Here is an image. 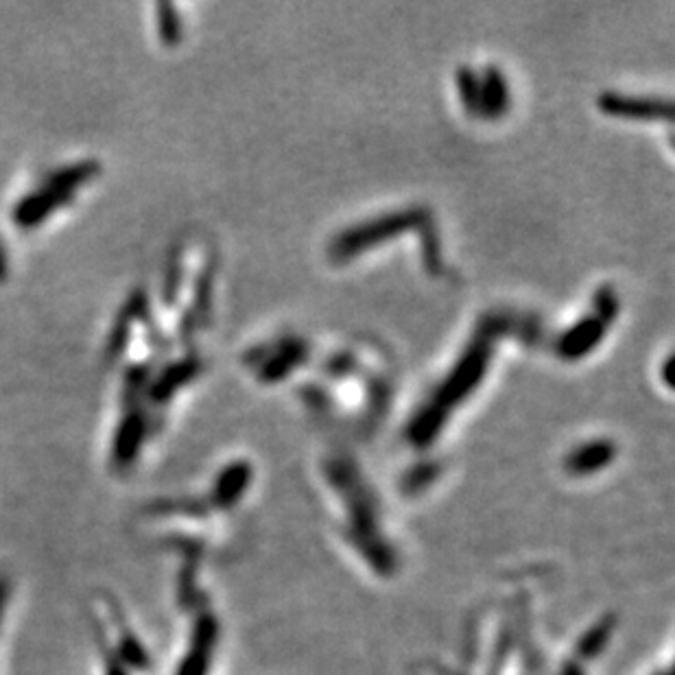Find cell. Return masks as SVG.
Here are the masks:
<instances>
[{"label": "cell", "mask_w": 675, "mask_h": 675, "mask_svg": "<svg viewBox=\"0 0 675 675\" xmlns=\"http://www.w3.org/2000/svg\"><path fill=\"white\" fill-rule=\"evenodd\" d=\"M156 18H158V33H160V42L164 46H177L182 42V20L180 14H177L175 5L171 3H158L156 5Z\"/></svg>", "instance_id": "obj_16"}, {"label": "cell", "mask_w": 675, "mask_h": 675, "mask_svg": "<svg viewBox=\"0 0 675 675\" xmlns=\"http://www.w3.org/2000/svg\"><path fill=\"white\" fill-rule=\"evenodd\" d=\"M247 481H250V466L243 464V461H236V464L225 468L217 477L215 492H212V496H215V503L221 507L234 505L245 492Z\"/></svg>", "instance_id": "obj_12"}, {"label": "cell", "mask_w": 675, "mask_h": 675, "mask_svg": "<svg viewBox=\"0 0 675 675\" xmlns=\"http://www.w3.org/2000/svg\"><path fill=\"white\" fill-rule=\"evenodd\" d=\"M75 197L77 195L73 193H64L57 191V188L40 184L35 191L27 193L18 201L14 206V212H11V219H14L16 228H20L22 232H31L35 228H40L46 219H51L57 210L73 204Z\"/></svg>", "instance_id": "obj_3"}, {"label": "cell", "mask_w": 675, "mask_h": 675, "mask_svg": "<svg viewBox=\"0 0 675 675\" xmlns=\"http://www.w3.org/2000/svg\"><path fill=\"white\" fill-rule=\"evenodd\" d=\"M108 675H125V673H123V669H121V667L112 665V667H110V671H108Z\"/></svg>", "instance_id": "obj_20"}, {"label": "cell", "mask_w": 675, "mask_h": 675, "mask_svg": "<svg viewBox=\"0 0 675 675\" xmlns=\"http://www.w3.org/2000/svg\"><path fill=\"white\" fill-rule=\"evenodd\" d=\"M420 219H422V212H396V215L376 219L372 223L363 225L361 230H350L346 234H341L339 239L333 243V254L339 258L357 254L376 241H385L389 239V236H396L402 230L411 228V225H416Z\"/></svg>", "instance_id": "obj_2"}, {"label": "cell", "mask_w": 675, "mask_h": 675, "mask_svg": "<svg viewBox=\"0 0 675 675\" xmlns=\"http://www.w3.org/2000/svg\"><path fill=\"white\" fill-rule=\"evenodd\" d=\"M488 357H490V341L481 337L475 346L470 348L466 357L461 359L457 370L450 376V381H446L440 396H437V407L446 411L450 405H455L459 398H464L485 372Z\"/></svg>", "instance_id": "obj_5"}, {"label": "cell", "mask_w": 675, "mask_h": 675, "mask_svg": "<svg viewBox=\"0 0 675 675\" xmlns=\"http://www.w3.org/2000/svg\"><path fill=\"white\" fill-rule=\"evenodd\" d=\"M215 643H217L215 621L201 619L195 627L191 651H188L186 658L182 660L177 675H206L208 667H210V658H212V649H215Z\"/></svg>", "instance_id": "obj_8"}, {"label": "cell", "mask_w": 675, "mask_h": 675, "mask_svg": "<svg viewBox=\"0 0 675 675\" xmlns=\"http://www.w3.org/2000/svg\"><path fill=\"white\" fill-rule=\"evenodd\" d=\"M599 108L612 116H630V118H671L669 101H656L645 97H625V94H601Z\"/></svg>", "instance_id": "obj_7"}, {"label": "cell", "mask_w": 675, "mask_h": 675, "mask_svg": "<svg viewBox=\"0 0 675 675\" xmlns=\"http://www.w3.org/2000/svg\"><path fill=\"white\" fill-rule=\"evenodd\" d=\"M7 597H9V586L3 577H0V621H3V612L7 606Z\"/></svg>", "instance_id": "obj_19"}, {"label": "cell", "mask_w": 675, "mask_h": 675, "mask_svg": "<svg viewBox=\"0 0 675 675\" xmlns=\"http://www.w3.org/2000/svg\"><path fill=\"white\" fill-rule=\"evenodd\" d=\"M9 278V258L3 247V241H0V284H5Z\"/></svg>", "instance_id": "obj_18"}, {"label": "cell", "mask_w": 675, "mask_h": 675, "mask_svg": "<svg viewBox=\"0 0 675 675\" xmlns=\"http://www.w3.org/2000/svg\"><path fill=\"white\" fill-rule=\"evenodd\" d=\"M151 378H153V361L132 363L127 367L125 376H123V392H121L123 411L147 405L145 394H147Z\"/></svg>", "instance_id": "obj_13"}, {"label": "cell", "mask_w": 675, "mask_h": 675, "mask_svg": "<svg viewBox=\"0 0 675 675\" xmlns=\"http://www.w3.org/2000/svg\"><path fill=\"white\" fill-rule=\"evenodd\" d=\"M614 459V444L612 442H590L579 446L575 453L566 459V468L573 472V475H590L603 466H608Z\"/></svg>", "instance_id": "obj_10"}, {"label": "cell", "mask_w": 675, "mask_h": 675, "mask_svg": "<svg viewBox=\"0 0 675 675\" xmlns=\"http://www.w3.org/2000/svg\"><path fill=\"white\" fill-rule=\"evenodd\" d=\"M603 335V322L601 319H584L573 330L562 337L560 341V354L566 359H579L582 354L590 352V348L601 339Z\"/></svg>", "instance_id": "obj_11"}, {"label": "cell", "mask_w": 675, "mask_h": 675, "mask_svg": "<svg viewBox=\"0 0 675 675\" xmlns=\"http://www.w3.org/2000/svg\"><path fill=\"white\" fill-rule=\"evenodd\" d=\"M457 86H459L461 101H464L466 108L470 112H481V84H479L477 75L472 73V68L468 66L459 68Z\"/></svg>", "instance_id": "obj_17"}, {"label": "cell", "mask_w": 675, "mask_h": 675, "mask_svg": "<svg viewBox=\"0 0 675 675\" xmlns=\"http://www.w3.org/2000/svg\"><path fill=\"white\" fill-rule=\"evenodd\" d=\"M182 278H184V260H182V247L177 245L169 254L167 267H164L162 302L167 306H173L177 302V295H180V287H182Z\"/></svg>", "instance_id": "obj_15"}, {"label": "cell", "mask_w": 675, "mask_h": 675, "mask_svg": "<svg viewBox=\"0 0 675 675\" xmlns=\"http://www.w3.org/2000/svg\"><path fill=\"white\" fill-rule=\"evenodd\" d=\"M99 175H101V164L97 160H79V162H70L66 164V167H59V169H53L51 173H46L40 184L57 188V191L77 195L79 188H84L86 184L94 182Z\"/></svg>", "instance_id": "obj_9"}, {"label": "cell", "mask_w": 675, "mask_h": 675, "mask_svg": "<svg viewBox=\"0 0 675 675\" xmlns=\"http://www.w3.org/2000/svg\"><path fill=\"white\" fill-rule=\"evenodd\" d=\"M481 84V112L488 116L505 114L509 105V92L505 77L496 68H488V73L479 81Z\"/></svg>", "instance_id": "obj_14"}, {"label": "cell", "mask_w": 675, "mask_h": 675, "mask_svg": "<svg viewBox=\"0 0 675 675\" xmlns=\"http://www.w3.org/2000/svg\"><path fill=\"white\" fill-rule=\"evenodd\" d=\"M151 424L153 422L147 413V405L123 411V418L116 426L110 450L114 470L123 472L136 464L140 448L147 442V437L151 433Z\"/></svg>", "instance_id": "obj_1"}, {"label": "cell", "mask_w": 675, "mask_h": 675, "mask_svg": "<svg viewBox=\"0 0 675 675\" xmlns=\"http://www.w3.org/2000/svg\"><path fill=\"white\" fill-rule=\"evenodd\" d=\"M151 315V306L145 289H136L129 293V298L121 306V311L116 313L114 324L110 328V335L105 339V361L116 363L123 357L129 339H132L134 324H142Z\"/></svg>", "instance_id": "obj_4"}, {"label": "cell", "mask_w": 675, "mask_h": 675, "mask_svg": "<svg viewBox=\"0 0 675 675\" xmlns=\"http://www.w3.org/2000/svg\"><path fill=\"white\" fill-rule=\"evenodd\" d=\"M204 370V363H201L199 357L191 354V357H184L180 361H173L169 365H164L158 374H153L151 383L147 387L145 402L151 407H162L180 392L184 385H188L193 378L199 376V372Z\"/></svg>", "instance_id": "obj_6"}]
</instances>
